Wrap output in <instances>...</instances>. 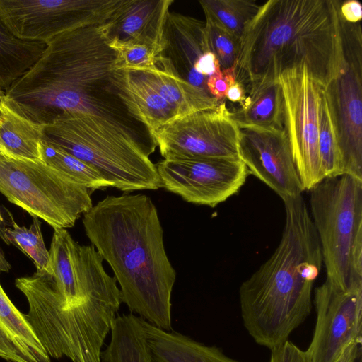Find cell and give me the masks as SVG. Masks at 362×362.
Segmentation results:
<instances>
[{
    "instance_id": "1",
    "label": "cell",
    "mask_w": 362,
    "mask_h": 362,
    "mask_svg": "<svg viewBox=\"0 0 362 362\" xmlns=\"http://www.w3.org/2000/svg\"><path fill=\"white\" fill-rule=\"evenodd\" d=\"M51 272L16 279L28 303L25 318L52 358L88 361L100 356L122 303L115 276L93 245H81L55 228L49 250Z\"/></svg>"
},
{
    "instance_id": "2",
    "label": "cell",
    "mask_w": 362,
    "mask_h": 362,
    "mask_svg": "<svg viewBox=\"0 0 362 362\" xmlns=\"http://www.w3.org/2000/svg\"><path fill=\"white\" fill-rule=\"evenodd\" d=\"M102 24L67 31L47 42L38 61L5 92L4 98L16 112L38 124L47 125L64 112L91 114L152 148L149 132L118 95L113 81L116 54Z\"/></svg>"
},
{
    "instance_id": "3",
    "label": "cell",
    "mask_w": 362,
    "mask_h": 362,
    "mask_svg": "<svg viewBox=\"0 0 362 362\" xmlns=\"http://www.w3.org/2000/svg\"><path fill=\"white\" fill-rule=\"evenodd\" d=\"M82 222L91 245L111 267L130 313L173 330L176 272L151 199L144 194L108 195L83 214Z\"/></svg>"
},
{
    "instance_id": "4",
    "label": "cell",
    "mask_w": 362,
    "mask_h": 362,
    "mask_svg": "<svg viewBox=\"0 0 362 362\" xmlns=\"http://www.w3.org/2000/svg\"><path fill=\"white\" fill-rule=\"evenodd\" d=\"M341 3L269 0L259 6L240 40L236 81L248 88L305 66L325 89L344 61Z\"/></svg>"
},
{
    "instance_id": "5",
    "label": "cell",
    "mask_w": 362,
    "mask_h": 362,
    "mask_svg": "<svg viewBox=\"0 0 362 362\" xmlns=\"http://www.w3.org/2000/svg\"><path fill=\"white\" fill-rule=\"evenodd\" d=\"M280 242L239 288L243 325L257 344L272 349L309 316L322 265L319 238L302 195L286 199Z\"/></svg>"
},
{
    "instance_id": "6",
    "label": "cell",
    "mask_w": 362,
    "mask_h": 362,
    "mask_svg": "<svg viewBox=\"0 0 362 362\" xmlns=\"http://www.w3.org/2000/svg\"><path fill=\"white\" fill-rule=\"evenodd\" d=\"M42 141L85 162L123 192L163 187L149 158L154 150L103 117L64 112L44 126Z\"/></svg>"
},
{
    "instance_id": "7",
    "label": "cell",
    "mask_w": 362,
    "mask_h": 362,
    "mask_svg": "<svg viewBox=\"0 0 362 362\" xmlns=\"http://www.w3.org/2000/svg\"><path fill=\"white\" fill-rule=\"evenodd\" d=\"M309 191L326 279L343 289L362 286V181L325 177Z\"/></svg>"
},
{
    "instance_id": "8",
    "label": "cell",
    "mask_w": 362,
    "mask_h": 362,
    "mask_svg": "<svg viewBox=\"0 0 362 362\" xmlns=\"http://www.w3.org/2000/svg\"><path fill=\"white\" fill-rule=\"evenodd\" d=\"M0 192L54 229L74 226L92 206L91 190L42 160L0 152Z\"/></svg>"
},
{
    "instance_id": "9",
    "label": "cell",
    "mask_w": 362,
    "mask_h": 362,
    "mask_svg": "<svg viewBox=\"0 0 362 362\" xmlns=\"http://www.w3.org/2000/svg\"><path fill=\"white\" fill-rule=\"evenodd\" d=\"M344 61L323 89L335 128L343 175L362 181V34L342 18Z\"/></svg>"
},
{
    "instance_id": "10",
    "label": "cell",
    "mask_w": 362,
    "mask_h": 362,
    "mask_svg": "<svg viewBox=\"0 0 362 362\" xmlns=\"http://www.w3.org/2000/svg\"><path fill=\"white\" fill-rule=\"evenodd\" d=\"M123 0H0V20L13 35L47 43L54 37L106 22Z\"/></svg>"
},
{
    "instance_id": "11",
    "label": "cell",
    "mask_w": 362,
    "mask_h": 362,
    "mask_svg": "<svg viewBox=\"0 0 362 362\" xmlns=\"http://www.w3.org/2000/svg\"><path fill=\"white\" fill-rule=\"evenodd\" d=\"M278 81L284 99V129L304 190L325 179L318 146L322 88L303 66L285 71Z\"/></svg>"
},
{
    "instance_id": "12",
    "label": "cell",
    "mask_w": 362,
    "mask_h": 362,
    "mask_svg": "<svg viewBox=\"0 0 362 362\" xmlns=\"http://www.w3.org/2000/svg\"><path fill=\"white\" fill-rule=\"evenodd\" d=\"M152 138L164 159L239 158L238 127L223 101L176 117Z\"/></svg>"
},
{
    "instance_id": "13",
    "label": "cell",
    "mask_w": 362,
    "mask_h": 362,
    "mask_svg": "<svg viewBox=\"0 0 362 362\" xmlns=\"http://www.w3.org/2000/svg\"><path fill=\"white\" fill-rule=\"evenodd\" d=\"M156 165L163 188L210 207L236 194L249 173L239 158L164 159Z\"/></svg>"
},
{
    "instance_id": "14",
    "label": "cell",
    "mask_w": 362,
    "mask_h": 362,
    "mask_svg": "<svg viewBox=\"0 0 362 362\" xmlns=\"http://www.w3.org/2000/svg\"><path fill=\"white\" fill-rule=\"evenodd\" d=\"M316 320L307 352L311 362H334L351 344L362 342V286L339 288L325 281L314 290Z\"/></svg>"
},
{
    "instance_id": "15",
    "label": "cell",
    "mask_w": 362,
    "mask_h": 362,
    "mask_svg": "<svg viewBox=\"0 0 362 362\" xmlns=\"http://www.w3.org/2000/svg\"><path fill=\"white\" fill-rule=\"evenodd\" d=\"M238 156L249 173L284 200L304 191L285 129L238 127Z\"/></svg>"
},
{
    "instance_id": "16",
    "label": "cell",
    "mask_w": 362,
    "mask_h": 362,
    "mask_svg": "<svg viewBox=\"0 0 362 362\" xmlns=\"http://www.w3.org/2000/svg\"><path fill=\"white\" fill-rule=\"evenodd\" d=\"M172 0H123L103 29L108 43L141 44L158 54Z\"/></svg>"
},
{
    "instance_id": "17",
    "label": "cell",
    "mask_w": 362,
    "mask_h": 362,
    "mask_svg": "<svg viewBox=\"0 0 362 362\" xmlns=\"http://www.w3.org/2000/svg\"><path fill=\"white\" fill-rule=\"evenodd\" d=\"M207 52L210 51L206 41L205 22L170 11L165 26L164 48L161 54L169 59L182 78L209 92L206 86L208 77L194 70V64Z\"/></svg>"
},
{
    "instance_id": "18",
    "label": "cell",
    "mask_w": 362,
    "mask_h": 362,
    "mask_svg": "<svg viewBox=\"0 0 362 362\" xmlns=\"http://www.w3.org/2000/svg\"><path fill=\"white\" fill-rule=\"evenodd\" d=\"M113 81L128 111L144 125L151 137L160 127L178 117L140 72L116 70Z\"/></svg>"
},
{
    "instance_id": "19",
    "label": "cell",
    "mask_w": 362,
    "mask_h": 362,
    "mask_svg": "<svg viewBox=\"0 0 362 362\" xmlns=\"http://www.w3.org/2000/svg\"><path fill=\"white\" fill-rule=\"evenodd\" d=\"M0 358L8 362H52L25 315L0 284Z\"/></svg>"
},
{
    "instance_id": "20",
    "label": "cell",
    "mask_w": 362,
    "mask_h": 362,
    "mask_svg": "<svg viewBox=\"0 0 362 362\" xmlns=\"http://www.w3.org/2000/svg\"><path fill=\"white\" fill-rule=\"evenodd\" d=\"M139 72L175 110L178 117L214 107L222 101L182 78L169 59L161 54L156 57L151 69Z\"/></svg>"
},
{
    "instance_id": "21",
    "label": "cell",
    "mask_w": 362,
    "mask_h": 362,
    "mask_svg": "<svg viewBox=\"0 0 362 362\" xmlns=\"http://www.w3.org/2000/svg\"><path fill=\"white\" fill-rule=\"evenodd\" d=\"M154 362H239L215 346L158 327L141 319Z\"/></svg>"
},
{
    "instance_id": "22",
    "label": "cell",
    "mask_w": 362,
    "mask_h": 362,
    "mask_svg": "<svg viewBox=\"0 0 362 362\" xmlns=\"http://www.w3.org/2000/svg\"><path fill=\"white\" fill-rule=\"evenodd\" d=\"M240 107L230 112L238 127L284 129V99L279 81L256 83Z\"/></svg>"
},
{
    "instance_id": "23",
    "label": "cell",
    "mask_w": 362,
    "mask_h": 362,
    "mask_svg": "<svg viewBox=\"0 0 362 362\" xmlns=\"http://www.w3.org/2000/svg\"><path fill=\"white\" fill-rule=\"evenodd\" d=\"M44 125L35 123L18 114L0 98V147L8 156L42 160Z\"/></svg>"
},
{
    "instance_id": "24",
    "label": "cell",
    "mask_w": 362,
    "mask_h": 362,
    "mask_svg": "<svg viewBox=\"0 0 362 362\" xmlns=\"http://www.w3.org/2000/svg\"><path fill=\"white\" fill-rule=\"evenodd\" d=\"M110 334V340L101 353L102 362H154L139 317L117 315Z\"/></svg>"
},
{
    "instance_id": "25",
    "label": "cell",
    "mask_w": 362,
    "mask_h": 362,
    "mask_svg": "<svg viewBox=\"0 0 362 362\" xmlns=\"http://www.w3.org/2000/svg\"><path fill=\"white\" fill-rule=\"evenodd\" d=\"M46 43L21 40L0 20V90L4 93L38 61Z\"/></svg>"
},
{
    "instance_id": "26",
    "label": "cell",
    "mask_w": 362,
    "mask_h": 362,
    "mask_svg": "<svg viewBox=\"0 0 362 362\" xmlns=\"http://www.w3.org/2000/svg\"><path fill=\"white\" fill-rule=\"evenodd\" d=\"M199 4L206 20L240 40L259 6L246 0H202Z\"/></svg>"
},
{
    "instance_id": "27",
    "label": "cell",
    "mask_w": 362,
    "mask_h": 362,
    "mask_svg": "<svg viewBox=\"0 0 362 362\" xmlns=\"http://www.w3.org/2000/svg\"><path fill=\"white\" fill-rule=\"evenodd\" d=\"M42 160L92 192L111 187L89 165L62 148L42 141Z\"/></svg>"
},
{
    "instance_id": "28",
    "label": "cell",
    "mask_w": 362,
    "mask_h": 362,
    "mask_svg": "<svg viewBox=\"0 0 362 362\" xmlns=\"http://www.w3.org/2000/svg\"><path fill=\"white\" fill-rule=\"evenodd\" d=\"M10 227L4 228L6 243L14 245L34 262L37 271L51 272L49 250L46 248L41 231V223L37 217H33L29 228L16 223L11 212L7 210Z\"/></svg>"
},
{
    "instance_id": "29",
    "label": "cell",
    "mask_w": 362,
    "mask_h": 362,
    "mask_svg": "<svg viewBox=\"0 0 362 362\" xmlns=\"http://www.w3.org/2000/svg\"><path fill=\"white\" fill-rule=\"evenodd\" d=\"M318 146L325 178L343 175L335 128L323 89L321 91L319 107Z\"/></svg>"
},
{
    "instance_id": "30",
    "label": "cell",
    "mask_w": 362,
    "mask_h": 362,
    "mask_svg": "<svg viewBox=\"0 0 362 362\" xmlns=\"http://www.w3.org/2000/svg\"><path fill=\"white\" fill-rule=\"evenodd\" d=\"M116 54L114 70L144 71L151 69L158 54L153 49L141 44L108 43Z\"/></svg>"
},
{
    "instance_id": "31",
    "label": "cell",
    "mask_w": 362,
    "mask_h": 362,
    "mask_svg": "<svg viewBox=\"0 0 362 362\" xmlns=\"http://www.w3.org/2000/svg\"><path fill=\"white\" fill-rule=\"evenodd\" d=\"M206 37L209 51L216 57L221 70L236 66L240 40L210 21H205Z\"/></svg>"
},
{
    "instance_id": "32",
    "label": "cell",
    "mask_w": 362,
    "mask_h": 362,
    "mask_svg": "<svg viewBox=\"0 0 362 362\" xmlns=\"http://www.w3.org/2000/svg\"><path fill=\"white\" fill-rule=\"evenodd\" d=\"M235 81V67L226 70L220 69L208 77L206 86L212 96L223 100L226 98L228 88Z\"/></svg>"
},
{
    "instance_id": "33",
    "label": "cell",
    "mask_w": 362,
    "mask_h": 362,
    "mask_svg": "<svg viewBox=\"0 0 362 362\" xmlns=\"http://www.w3.org/2000/svg\"><path fill=\"white\" fill-rule=\"evenodd\" d=\"M270 351L269 362H311L307 351L289 340Z\"/></svg>"
},
{
    "instance_id": "34",
    "label": "cell",
    "mask_w": 362,
    "mask_h": 362,
    "mask_svg": "<svg viewBox=\"0 0 362 362\" xmlns=\"http://www.w3.org/2000/svg\"><path fill=\"white\" fill-rule=\"evenodd\" d=\"M218 62L211 52L204 54L194 64V70L198 74L209 77L220 70Z\"/></svg>"
},
{
    "instance_id": "35",
    "label": "cell",
    "mask_w": 362,
    "mask_h": 362,
    "mask_svg": "<svg viewBox=\"0 0 362 362\" xmlns=\"http://www.w3.org/2000/svg\"><path fill=\"white\" fill-rule=\"evenodd\" d=\"M341 17L351 23H359L362 18L361 4L356 0L341 2L339 6Z\"/></svg>"
},
{
    "instance_id": "36",
    "label": "cell",
    "mask_w": 362,
    "mask_h": 362,
    "mask_svg": "<svg viewBox=\"0 0 362 362\" xmlns=\"http://www.w3.org/2000/svg\"><path fill=\"white\" fill-rule=\"evenodd\" d=\"M361 344H351L346 346L334 362H358Z\"/></svg>"
},
{
    "instance_id": "37",
    "label": "cell",
    "mask_w": 362,
    "mask_h": 362,
    "mask_svg": "<svg viewBox=\"0 0 362 362\" xmlns=\"http://www.w3.org/2000/svg\"><path fill=\"white\" fill-rule=\"evenodd\" d=\"M245 86L238 81L232 84L228 88L226 94L230 101L233 103H239L240 105L243 103L246 98Z\"/></svg>"
},
{
    "instance_id": "38",
    "label": "cell",
    "mask_w": 362,
    "mask_h": 362,
    "mask_svg": "<svg viewBox=\"0 0 362 362\" xmlns=\"http://www.w3.org/2000/svg\"><path fill=\"white\" fill-rule=\"evenodd\" d=\"M11 269V265L6 259V257L0 248V272H8Z\"/></svg>"
},
{
    "instance_id": "39",
    "label": "cell",
    "mask_w": 362,
    "mask_h": 362,
    "mask_svg": "<svg viewBox=\"0 0 362 362\" xmlns=\"http://www.w3.org/2000/svg\"><path fill=\"white\" fill-rule=\"evenodd\" d=\"M6 222L4 221V217L0 213V238L4 242L6 243V238L4 235V228H6Z\"/></svg>"
},
{
    "instance_id": "40",
    "label": "cell",
    "mask_w": 362,
    "mask_h": 362,
    "mask_svg": "<svg viewBox=\"0 0 362 362\" xmlns=\"http://www.w3.org/2000/svg\"><path fill=\"white\" fill-rule=\"evenodd\" d=\"M5 95V93L0 90V98H2Z\"/></svg>"
},
{
    "instance_id": "41",
    "label": "cell",
    "mask_w": 362,
    "mask_h": 362,
    "mask_svg": "<svg viewBox=\"0 0 362 362\" xmlns=\"http://www.w3.org/2000/svg\"><path fill=\"white\" fill-rule=\"evenodd\" d=\"M0 152H1V147H0Z\"/></svg>"
}]
</instances>
